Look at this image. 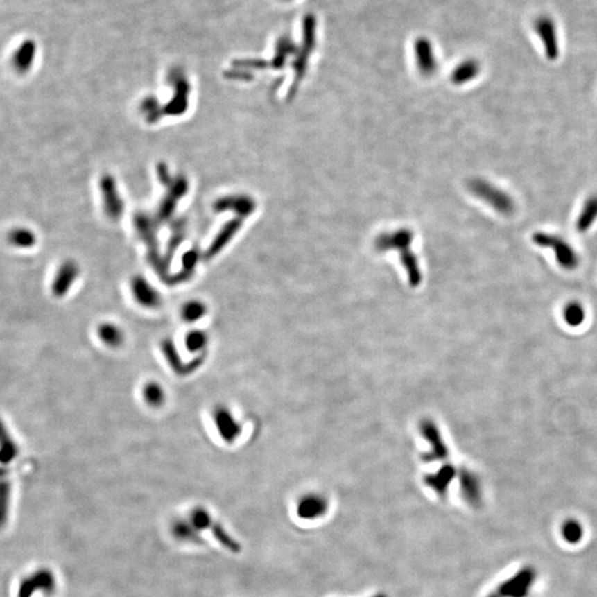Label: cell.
<instances>
[{"mask_svg": "<svg viewBox=\"0 0 597 597\" xmlns=\"http://www.w3.org/2000/svg\"><path fill=\"white\" fill-rule=\"evenodd\" d=\"M532 243L541 248L551 249L560 267L572 271L580 265V257L566 240L548 232H537L532 235Z\"/></svg>", "mask_w": 597, "mask_h": 597, "instance_id": "cell-1", "label": "cell"}, {"mask_svg": "<svg viewBox=\"0 0 597 597\" xmlns=\"http://www.w3.org/2000/svg\"><path fill=\"white\" fill-rule=\"evenodd\" d=\"M468 187L472 194L502 215H511L516 209L512 197L494 184L489 183L488 180L475 178L470 180Z\"/></svg>", "mask_w": 597, "mask_h": 597, "instance_id": "cell-2", "label": "cell"}, {"mask_svg": "<svg viewBox=\"0 0 597 597\" xmlns=\"http://www.w3.org/2000/svg\"><path fill=\"white\" fill-rule=\"evenodd\" d=\"M57 581L49 569L41 567L29 576L22 578L18 587L17 597H33L37 592L51 595L55 592Z\"/></svg>", "mask_w": 597, "mask_h": 597, "instance_id": "cell-3", "label": "cell"}, {"mask_svg": "<svg viewBox=\"0 0 597 597\" xmlns=\"http://www.w3.org/2000/svg\"><path fill=\"white\" fill-rule=\"evenodd\" d=\"M211 417L217 434L226 444H234L243 434V425L230 407L225 405L216 406Z\"/></svg>", "mask_w": 597, "mask_h": 597, "instance_id": "cell-4", "label": "cell"}, {"mask_svg": "<svg viewBox=\"0 0 597 597\" xmlns=\"http://www.w3.org/2000/svg\"><path fill=\"white\" fill-rule=\"evenodd\" d=\"M535 580V571L532 567H524L516 576L508 578L496 587L500 597H526Z\"/></svg>", "mask_w": 597, "mask_h": 597, "instance_id": "cell-5", "label": "cell"}, {"mask_svg": "<svg viewBox=\"0 0 597 597\" xmlns=\"http://www.w3.org/2000/svg\"><path fill=\"white\" fill-rule=\"evenodd\" d=\"M131 292L135 302L142 308L155 310L162 304V295L148 279L135 276L131 280Z\"/></svg>", "mask_w": 597, "mask_h": 597, "instance_id": "cell-6", "label": "cell"}, {"mask_svg": "<svg viewBox=\"0 0 597 597\" xmlns=\"http://www.w3.org/2000/svg\"><path fill=\"white\" fill-rule=\"evenodd\" d=\"M80 276V267L74 260L63 261L57 271L51 284L52 295L63 297L68 295Z\"/></svg>", "mask_w": 597, "mask_h": 597, "instance_id": "cell-7", "label": "cell"}, {"mask_svg": "<svg viewBox=\"0 0 597 597\" xmlns=\"http://www.w3.org/2000/svg\"><path fill=\"white\" fill-rule=\"evenodd\" d=\"M37 52L36 41L31 38L25 39L11 55V67L18 74L29 73L36 62Z\"/></svg>", "mask_w": 597, "mask_h": 597, "instance_id": "cell-8", "label": "cell"}, {"mask_svg": "<svg viewBox=\"0 0 597 597\" xmlns=\"http://www.w3.org/2000/svg\"><path fill=\"white\" fill-rule=\"evenodd\" d=\"M535 29L542 41L546 58L555 60L559 57V42L554 22L548 17H540L535 20Z\"/></svg>", "mask_w": 597, "mask_h": 597, "instance_id": "cell-9", "label": "cell"}, {"mask_svg": "<svg viewBox=\"0 0 597 597\" xmlns=\"http://www.w3.org/2000/svg\"><path fill=\"white\" fill-rule=\"evenodd\" d=\"M327 511L329 502L321 494H306L297 502V517L303 520H318L325 517Z\"/></svg>", "mask_w": 597, "mask_h": 597, "instance_id": "cell-10", "label": "cell"}, {"mask_svg": "<svg viewBox=\"0 0 597 597\" xmlns=\"http://www.w3.org/2000/svg\"><path fill=\"white\" fill-rule=\"evenodd\" d=\"M100 189H101V193H103L104 209L107 211V216L114 220L121 218L124 206L115 185L114 178L110 175L103 176L100 182Z\"/></svg>", "mask_w": 597, "mask_h": 597, "instance_id": "cell-11", "label": "cell"}, {"mask_svg": "<svg viewBox=\"0 0 597 597\" xmlns=\"http://www.w3.org/2000/svg\"><path fill=\"white\" fill-rule=\"evenodd\" d=\"M216 211H224V210H232L235 211L239 218H245L256 209V202L251 197L245 195H236V196L224 197L216 202Z\"/></svg>", "mask_w": 597, "mask_h": 597, "instance_id": "cell-12", "label": "cell"}, {"mask_svg": "<svg viewBox=\"0 0 597 597\" xmlns=\"http://www.w3.org/2000/svg\"><path fill=\"white\" fill-rule=\"evenodd\" d=\"M460 490L465 501L471 507H479L483 501V491L479 478L469 470H462L460 474Z\"/></svg>", "mask_w": 597, "mask_h": 597, "instance_id": "cell-13", "label": "cell"}, {"mask_svg": "<svg viewBox=\"0 0 597 597\" xmlns=\"http://www.w3.org/2000/svg\"><path fill=\"white\" fill-rule=\"evenodd\" d=\"M414 239V234L408 230H399L392 234H383L375 240V248L379 251L401 250L409 248Z\"/></svg>", "mask_w": 597, "mask_h": 597, "instance_id": "cell-14", "label": "cell"}, {"mask_svg": "<svg viewBox=\"0 0 597 597\" xmlns=\"http://www.w3.org/2000/svg\"><path fill=\"white\" fill-rule=\"evenodd\" d=\"M175 96L166 107L167 114L180 115L189 105V85L183 74L174 73Z\"/></svg>", "mask_w": 597, "mask_h": 597, "instance_id": "cell-15", "label": "cell"}, {"mask_svg": "<svg viewBox=\"0 0 597 597\" xmlns=\"http://www.w3.org/2000/svg\"><path fill=\"white\" fill-rule=\"evenodd\" d=\"M98 340L110 349H118L126 342V333L114 322H102L96 329Z\"/></svg>", "mask_w": 597, "mask_h": 597, "instance_id": "cell-16", "label": "cell"}, {"mask_svg": "<svg viewBox=\"0 0 597 597\" xmlns=\"http://www.w3.org/2000/svg\"><path fill=\"white\" fill-rule=\"evenodd\" d=\"M456 477V471L453 467L444 466L431 475L426 476L425 483L429 488L438 494L439 496H444L447 494L450 483Z\"/></svg>", "mask_w": 597, "mask_h": 597, "instance_id": "cell-17", "label": "cell"}, {"mask_svg": "<svg viewBox=\"0 0 597 597\" xmlns=\"http://www.w3.org/2000/svg\"><path fill=\"white\" fill-rule=\"evenodd\" d=\"M18 453V444L0 418V465L8 467L12 461L16 460Z\"/></svg>", "mask_w": 597, "mask_h": 597, "instance_id": "cell-18", "label": "cell"}, {"mask_svg": "<svg viewBox=\"0 0 597 597\" xmlns=\"http://www.w3.org/2000/svg\"><path fill=\"white\" fill-rule=\"evenodd\" d=\"M10 500L11 483L8 468L0 465V530L8 522Z\"/></svg>", "mask_w": 597, "mask_h": 597, "instance_id": "cell-19", "label": "cell"}, {"mask_svg": "<svg viewBox=\"0 0 597 597\" xmlns=\"http://www.w3.org/2000/svg\"><path fill=\"white\" fill-rule=\"evenodd\" d=\"M597 220V194L587 197L576 220V228L580 234H585Z\"/></svg>", "mask_w": 597, "mask_h": 597, "instance_id": "cell-20", "label": "cell"}, {"mask_svg": "<svg viewBox=\"0 0 597 597\" xmlns=\"http://www.w3.org/2000/svg\"><path fill=\"white\" fill-rule=\"evenodd\" d=\"M241 225H243L241 218L235 219V220L230 221L228 224L225 225L224 228L219 232L217 237L213 240V243L206 251V258H213L216 254H218L219 251L224 249L225 245L230 243L232 237L237 234Z\"/></svg>", "mask_w": 597, "mask_h": 597, "instance_id": "cell-21", "label": "cell"}, {"mask_svg": "<svg viewBox=\"0 0 597 597\" xmlns=\"http://www.w3.org/2000/svg\"><path fill=\"white\" fill-rule=\"evenodd\" d=\"M416 60L418 69L425 76H429L436 70L434 53L431 44L426 39H419L416 44Z\"/></svg>", "mask_w": 597, "mask_h": 597, "instance_id": "cell-22", "label": "cell"}, {"mask_svg": "<svg viewBox=\"0 0 597 597\" xmlns=\"http://www.w3.org/2000/svg\"><path fill=\"white\" fill-rule=\"evenodd\" d=\"M142 398L148 406L159 408L166 403V390L157 381H148L143 385Z\"/></svg>", "mask_w": 597, "mask_h": 597, "instance_id": "cell-23", "label": "cell"}, {"mask_svg": "<svg viewBox=\"0 0 597 597\" xmlns=\"http://www.w3.org/2000/svg\"><path fill=\"white\" fill-rule=\"evenodd\" d=\"M423 433L426 439L431 442V446H433L431 453L425 456V458L429 461L446 458L448 449L442 442V437L439 435V431H437L436 427L431 423H425L423 425Z\"/></svg>", "mask_w": 597, "mask_h": 597, "instance_id": "cell-24", "label": "cell"}, {"mask_svg": "<svg viewBox=\"0 0 597 597\" xmlns=\"http://www.w3.org/2000/svg\"><path fill=\"white\" fill-rule=\"evenodd\" d=\"M7 239H8L9 245L17 249H24V250L33 248L38 241L36 232L25 226L12 228L9 232Z\"/></svg>", "mask_w": 597, "mask_h": 597, "instance_id": "cell-25", "label": "cell"}, {"mask_svg": "<svg viewBox=\"0 0 597 597\" xmlns=\"http://www.w3.org/2000/svg\"><path fill=\"white\" fill-rule=\"evenodd\" d=\"M208 306L204 301L191 299L180 306V319L187 325H194L207 315Z\"/></svg>", "mask_w": 597, "mask_h": 597, "instance_id": "cell-26", "label": "cell"}, {"mask_svg": "<svg viewBox=\"0 0 597 597\" xmlns=\"http://www.w3.org/2000/svg\"><path fill=\"white\" fill-rule=\"evenodd\" d=\"M209 345V336L202 329H191L184 338V347L191 354L204 352Z\"/></svg>", "mask_w": 597, "mask_h": 597, "instance_id": "cell-27", "label": "cell"}, {"mask_svg": "<svg viewBox=\"0 0 597 597\" xmlns=\"http://www.w3.org/2000/svg\"><path fill=\"white\" fill-rule=\"evenodd\" d=\"M173 537L180 541L185 542H199V532L195 529L191 521L187 519H178L171 526Z\"/></svg>", "mask_w": 597, "mask_h": 597, "instance_id": "cell-28", "label": "cell"}, {"mask_svg": "<svg viewBox=\"0 0 597 597\" xmlns=\"http://www.w3.org/2000/svg\"><path fill=\"white\" fill-rule=\"evenodd\" d=\"M479 71L480 68L477 61L468 60L461 63L460 66L456 69L455 71L453 72L451 80L456 85H462V83H466L470 80L475 79Z\"/></svg>", "mask_w": 597, "mask_h": 597, "instance_id": "cell-29", "label": "cell"}, {"mask_svg": "<svg viewBox=\"0 0 597 597\" xmlns=\"http://www.w3.org/2000/svg\"><path fill=\"white\" fill-rule=\"evenodd\" d=\"M210 530H211V533H213L216 540L218 541L221 546L226 548L227 550H230L232 553H239L241 551L239 542H237L235 539H232L230 533L223 528L220 524L214 522Z\"/></svg>", "mask_w": 597, "mask_h": 597, "instance_id": "cell-30", "label": "cell"}, {"mask_svg": "<svg viewBox=\"0 0 597 597\" xmlns=\"http://www.w3.org/2000/svg\"><path fill=\"white\" fill-rule=\"evenodd\" d=\"M189 520L197 531H204L210 529L214 521L209 511L204 507H196L189 513Z\"/></svg>", "mask_w": 597, "mask_h": 597, "instance_id": "cell-31", "label": "cell"}, {"mask_svg": "<svg viewBox=\"0 0 597 597\" xmlns=\"http://www.w3.org/2000/svg\"><path fill=\"white\" fill-rule=\"evenodd\" d=\"M564 319L571 327H578L585 319V311L578 302H570L564 309Z\"/></svg>", "mask_w": 597, "mask_h": 597, "instance_id": "cell-32", "label": "cell"}, {"mask_svg": "<svg viewBox=\"0 0 597 597\" xmlns=\"http://www.w3.org/2000/svg\"><path fill=\"white\" fill-rule=\"evenodd\" d=\"M563 537L570 543H578L583 537V529L578 521L569 520L563 526Z\"/></svg>", "mask_w": 597, "mask_h": 597, "instance_id": "cell-33", "label": "cell"}, {"mask_svg": "<svg viewBox=\"0 0 597 597\" xmlns=\"http://www.w3.org/2000/svg\"><path fill=\"white\" fill-rule=\"evenodd\" d=\"M197 260H198V254H196V251H187L183 258L184 271H185L186 273L194 271Z\"/></svg>", "mask_w": 597, "mask_h": 597, "instance_id": "cell-34", "label": "cell"}, {"mask_svg": "<svg viewBox=\"0 0 597 597\" xmlns=\"http://www.w3.org/2000/svg\"><path fill=\"white\" fill-rule=\"evenodd\" d=\"M488 597H500L499 595L496 594V592L492 593V594L489 595Z\"/></svg>", "mask_w": 597, "mask_h": 597, "instance_id": "cell-35", "label": "cell"}, {"mask_svg": "<svg viewBox=\"0 0 597 597\" xmlns=\"http://www.w3.org/2000/svg\"><path fill=\"white\" fill-rule=\"evenodd\" d=\"M372 597H388V596H386V595H384V594H377V595H374V596H372Z\"/></svg>", "mask_w": 597, "mask_h": 597, "instance_id": "cell-36", "label": "cell"}]
</instances>
